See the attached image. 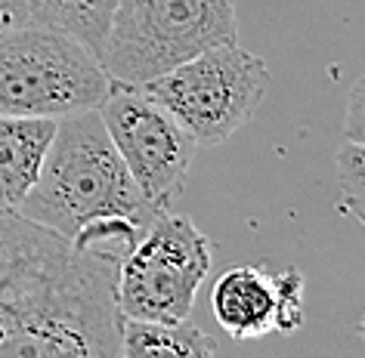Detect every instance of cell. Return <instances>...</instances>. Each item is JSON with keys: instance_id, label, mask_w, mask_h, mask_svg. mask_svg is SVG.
I'll use <instances>...</instances> for the list:
<instances>
[{"instance_id": "obj_1", "label": "cell", "mask_w": 365, "mask_h": 358, "mask_svg": "<svg viewBox=\"0 0 365 358\" xmlns=\"http://www.w3.org/2000/svg\"><path fill=\"white\" fill-rule=\"evenodd\" d=\"M121 256L118 247H75L4 210L0 358H121Z\"/></svg>"}, {"instance_id": "obj_2", "label": "cell", "mask_w": 365, "mask_h": 358, "mask_svg": "<svg viewBox=\"0 0 365 358\" xmlns=\"http://www.w3.org/2000/svg\"><path fill=\"white\" fill-rule=\"evenodd\" d=\"M16 214L71 241L84 228L130 223L145 228L155 210L136 189L96 108L56 121L38 182Z\"/></svg>"}, {"instance_id": "obj_3", "label": "cell", "mask_w": 365, "mask_h": 358, "mask_svg": "<svg viewBox=\"0 0 365 358\" xmlns=\"http://www.w3.org/2000/svg\"><path fill=\"white\" fill-rule=\"evenodd\" d=\"M235 34V0H118L99 62L108 80L145 84Z\"/></svg>"}, {"instance_id": "obj_4", "label": "cell", "mask_w": 365, "mask_h": 358, "mask_svg": "<svg viewBox=\"0 0 365 358\" xmlns=\"http://www.w3.org/2000/svg\"><path fill=\"white\" fill-rule=\"evenodd\" d=\"M108 75L93 53L50 25H22L0 34V115L62 117L99 108Z\"/></svg>"}, {"instance_id": "obj_5", "label": "cell", "mask_w": 365, "mask_h": 358, "mask_svg": "<svg viewBox=\"0 0 365 358\" xmlns=\"http://www.w3.org/2000/svg\"><path fill=\"white\" fill-rule=\"evenodd\" d=\"M195 145H220L254 117L269 90V68L239 43H220L136 84Z\"/></svg>"}, {"instance_id": "obj_6", "label": "cell", "mask_w": 365, "mask_h": 358, "mask_svg": "<svg viewBox=\"0 0 365 358\" xmlns=\"http://www.w3.org/2000/svg\"><path fill=\"white\" fill-rule=\"evenodd\" d=\"M211 272V241L186 214L161 210L118 265L115 297L130 321H186Z\"/></svg>"}, {"instance_id": "obj_7", "label": "cell", "mask_w": 365, "mask_h": 358, "mask_svg": "<svg viewBox=\"0 0 365 358\" xmlns=\"http://www.w3.org/2000/svg\"><path fill=\"white\" fill-rule=\"evenodd\" d=\"M96 112L143 198L155 210H170L189 179L195 139L136 84L108 80Z\"/></svg>"}, {"instance_id": "obj_8", "label": "cell", "mask_w": 365, "mask_h": 358, "mask_svg": "<svg viewBox=\"0 0 365 358\" xmlns=\"http://www.w3.org/2000/svg\"><path fill=\"white\" fill-rule=\"evenodd\" d=\"M304 275L297 269L235 265L211 288V312L232 339L294 334L304 325Z\"/></svg>"}, {"instance_id": "obj_9", "label": "cell", "mask_w": 365, "mask_h": 358, "mask_svg": "<svg viewBox=\"0 0 365 358\" xmlns=\"http://www.w3.org/2000/svg\"><path fill=\"white\" fill-rule=\"evenodd\" d=\"M56 121L0 115V214L16 210L38 182Z\"/></svg>"}, {"instance_id": "obj_10", "label": "cell", "mask_w": 365, "mask_h": 358, "mask_svg": "<svg viewBox=\"0 0 365 358\" xmlns=\"http://www.w3.org/2000/svg\"><path fill=\"white\" fill-rule=\"evenodd\" d=\"M217 343L195 321H130L121 325V358H214Z\"/></svg>"}, {"instance_id": "obj_11", "label": "cell", "mask_w": 365, "mask_h": 358, "mask_svg": "<svg viewBox=\"0 0 365 358\" xmlns=\"http://www.w3.org/2000/svg\"><path fill=\"white\" fill-rule=\"evenodd\" d=\"M118 0H29L31 19L71 34L99 59Z\"/></svg>"}, {"instance_id": "obj_12", "label": "cell", "mask_w": 365, "mask_h": 358, "mask_svg": "<svg viewBox=\"0 0 365 358\" xmlns=\"http://www.w3.org/2000/svg\"><path fill=\"white\" fill-rule=\"evenodd\" d=\"M337 186H341L344 210L365 226V145L362 142H346L337 152Z\"/></svg>"}, {"instance_id": "obj_13", "label": "cell", "mask_w": 365, "mask_h": 358, "mask_svg": "<svg viewBox=\"0 0 365 358\" xmlns=\"http://www.w3.org/2000/svg\"><path fill=\"white\" fill-rule=\"evenodd\" d=\"M344 133H346V142H362L365 145V75L353 84L350 99H346Z\"/></svg>"}, {"instance_id": "obj_14", "label": "cell", "mask_w": 365, "mask_h": 358, "mask_svg": "<svg viewBox=\"0 0 365 358\" xmlns=\"http://www.w3.org/2000/svg\"><path fill=\"white\" fill-rule=\"evenodd\" d=\"M31 6L29 0H0V34L31 25Z\"/></svg>"}, {"instance_id": "obj_15", "label": "cell", "mask_w": 365, "mask_h": 358, "mask_svg": "<svg viewBox=\"0 0 365 358\" xmlns=\"http://www.w3.org/2000/svg\"><path fill=\"white\" fill-rule=\"evenodd\" d=\"M359 330H362V337H365V318H362V325H359Z\"/></svg>"}]
</instances>
